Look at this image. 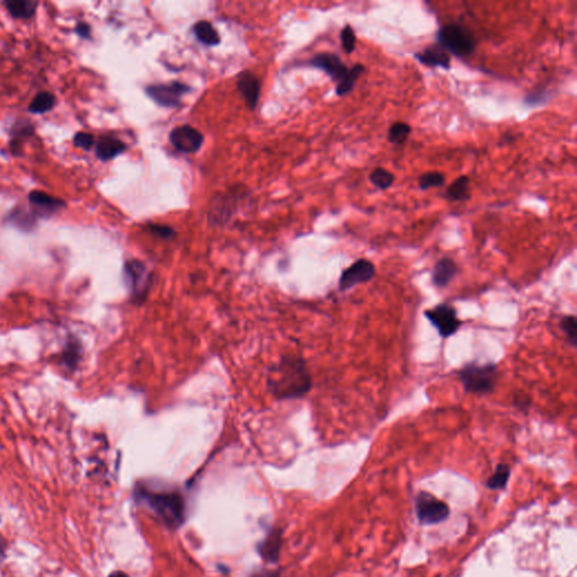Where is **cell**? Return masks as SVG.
Returning a JSON list of instances; mask_svg holds the SVG:
<instances>
[{
	"label": "cell",
	"instance_id": "obj_5",
	"mask_svg": "<svg viewBox=\"0 0 577 577\" xmlns=\"http://www.w3.org/2000/svg\"><path fill=\"white\" fill-rule=\"evenodd\" d=\"M152 274L145 263L138 259L128 261L124 265V280L134 304H141L152 286Z\"/></svg>",
	"mask_w": 577,
	"mask_h": 577
},
{
	"label": "cell",
	"instance_id": "obj_37",
	"mask_svg": "<svg viewBox=\"0 0 577 577\" xmlns=\"http://www.w3.org/2000/svg\"><path fill=\"white\" fill-rule=\"evenodd\" d=\"M108 577H130L128 574H125L124 571H116L110 574Z\"/></svg>",
	"mask_w": 577,
	"mask_h": 577
},
{
	"label": "cell",
	"instance_id": "obj_36",
	"mask_svg": "<svg viewBox=\"0 0 577 577\" xmlns=\"http://www.w3.org/2000/svg\"><path fill=\"white\" fill-rule=\"evenodd\" d=\"M253 577H280L275 571H261V573H256Z\"/></svg>",
	"mask_w": 577,
	"mask_h": 577
},
{
	"label": "cell",
	"instance_id": "obj_35",
	"mask_svg": "<svg viewBox=\"0 0 577 577\" xmlns=\"http://www.w3.org/2000/svg\"><path fill=\"white\" fill-rule=\"evenodd\" d=\"M513 404H514L515 407L518 408L519 411L524 412V413H528L530 406H531L530 399L526 396L515 397Z\"/></svg>",
	"mask_w": 577,
	"mask_h": 577
},
{
	"label": "cell",
	"instance_id": "obj_3",
	"mask_svg": "<svg viewBox=\"0 0 577 577\" xmlns=\"http://www.w3.org/2000/svg\"><path fill=\"white\" fill-rule=\"evenodd\" d=\"M458 377L466 393L486 396L496 387L498 369L495 363L469 362L459 370Z\"/></svg>",
	"mask_w": 577,
	"mask_h": 577
},
{
	"label": "cell",
	"instance_id": "obj_19",
	"mask_svg": "<svg viewBox=\"0 0 577 577\" xmlns=\"http://www.w3.org/2000/svg\"><path fill=\"white\" fill-rule=\"evenodd\" d=\"M81 346L76 339H70L59 355L60 364L69 371H74L81 362Z\"/></svg>",
	"mask_w": 577,
	"mask_h": 577
},
{
	"label": "cell",
	"instance_id": "obj_23",
	"mask_svg": "<svg viewBox=\"0 0 577 577\" xmlns=\"http://www.w3.org/2000/svg\"><path fill=\"white\" fill-rule=\"evenodd\" d=\"M281 533L273 531L270 533L262 544L259 546V553L268 562H275L277 555L280 553L281 544H282Z\"/></svg>",
	"mask_w": 577,
	"mask_h": 577
},
{
	"label": "cell",
	"instance_id": "obj_7",
	"mask_svg": "<svg viewBox=\"0 0 577 577\" xmlns=\"http://www.w3.org/2000/svg\"><path fill=\"white\" fill-rule=\"evenodd\" d=\"M190 92V87L179 81L155 83L146 87L147 95L163 108H175L181 104V97Z\"/></svg>",
	"mask_w": 577,
	"mask_h": 577
},
{
	"label": "cell",
	"instance_id": "obj_25",
	"mask_svg": "<svg viewBox=\"0 0 577 577\" xmlns=\"http://www.w3.org/2000/svg\"><path fill=\"white\" fill-rule=\"evenodd\" d=\"M395 175L391 172L386 170L384 167H377L372 170L369 175V181L375 188L379 190H384L393 186L395 183Z\"/></svg>",
	"mask_w": 577,
	"mask_h": 577
},
{
	"label": "cell",
	"instance_id": "obj_26",
	"mask_svg": "<svg viewBox=\"0 0 577 577\" xmlns=\"http://www.w3.org/2000/svg\"><path fill=\"white\" fill-rule=\"evenodd\" d=\"M364 69L366 68L361 63H357L352 68H350V72H348L346 79L342 83H337L336 95L344 96L348 94V92H351L353 88H355L357 79L364 72Z\"/></svg>",
	"mask_w": 577,
	"mask_h": 577
},
{
	"label": "cell",
	"instance_id": "obj_38",
	"mask_svg": "<svg viewBox=\"0 0 577 577\" xmlns=\"http://www.w3.org/2000/svg\"><path fill=\"white\" fill-rule=\"evenodd\" d=\"M3 553H5V542H3V538L0 537V557H3Z\"/></svg>",
	"mask_w": 577,
	"mask_h": 577
},
{
	"label": "cell",
	"instance_id": "obj_22",
	"mask_svg": "<svg viewBox=\"0 0 577 577\" xmlns=\"http://www.w3.org/2000/svg\"><path fill=\"white\" fill-rule=\"evenodd\" d=\"M195 38L206 45H217L220 43V36L213 25L208 21H200L193 26Z\"/></svg>",
	"mask_w": 577,
	"mask_h": 577
},
{
	"label": "cell",
	"instance_id": "obj_34",
	"mask_svg": "<svg viewBox=\"0 0 577 577\" xmlns=\"http://www.w3.org/2000/svg\"><path fill=\"white\" fill-rule=\"evenodd\" d=\"M74 32L78 34V36H81V39H90L92 29H90V24H87L86 22H79L74 27Z\"/></svg>",
	"mask_w": 577,
	"mask_h": 577
},
{
	"label": "cell",
	"instance_id": "obj_11",
	"mask_svg": "<svg viewBox=\"0 0 577 577\" xmlns=\"http://www.w3.org/2000/svg\"><path fill=\"white\" fill-rule=\"evenodd\" d=\"M27 199L30 202L31 211L33 212L39 219L50 218L56 212L66 206V202L63 200L52 197L43 190H32L29 193Z\"/></svg>",
	"mask_w": 577,
	"mask_h": 577
},
{
	"label": "cell",
	"instance_id": "obj_8",
	"mask_svg": "<svg viewBox=\"0 0 577 577\" xmlns=\"http://www.w3.org/2000/svg\"><path fill=\"white\" fill-rule=\"evenodd\" d=\"M415 510L418 520L424 524H435L449 517L450 510L446 503L429 493H420L416 497Z\"/></svg>",
	"mask_w": 577,
	"mask_h": 577
},
{
	"label": "cell",
	"instance_id": "obj_31",
	"mask_svg": "<svg viewBox=\"0 0 577 577\" xmlns=\"http://www.w3.org/2000/svg\"><path fill=\"white\" fill-rule=\"evenodd\" d=\"M341 44L346 54H352L355 52V47H357V35H355L353 27L350 25H346L341 31Z\"/></svg>",
	"mask_w": 577,
	"mask_h": 577
},
{
	"label": "cell",
	"instance_id": "obj_16",
	"mask_svg": "<svg viewBox=\"0 0 577 577\" xmlns=\"http://www.w3.org/2000/svg\"><path fill=\"white\" fill-rule=\"evenodd\" d=\"M127 150V145L117 138L101 137L95 143L96 157L101 161H110Z\"/></svg>",
	"mask_w": 577,
	"mask_h": 577
},
{
	"label": "cell",
	"instance_id": "obj_20",
	"mask_svg": "<svg viewBox=\"0 0 577 577\" xmlns=\"http://www.w3.org/2000/svg\"><path fill=\"white\" fill-rule=\"evenodd\" d=\"M39 218L34 215L31 210H25L24 208H15L9 213L7 217V221L10 225L15 226L18 229L23 230V231H31L35 228L36 223H38Z\"/></svg>",
	"mask_w": 577,
	"mask_h": 577
},
{
	"label": "cell",
	"instance_id": "obj_27",
	"mask_svg": "<svg viewBox=\"0 0 577 577\" xmlns=\"http://www.w3.org/2000/svg\"><path fill=\"white\" fill-rule=\"evenodd\" d=\"M412 127L408 123L395 122L391 124L388 131L387 139L391 145L402 146L403 143L407 141L408 137L411 136Z\"/></svg>",
	"mask_w": 577,
	"mask_h": 577
},
{
	"label": "cell",
	"instance_id": "obj_4",
	"mask_svg": "<svg viewBox=\"0 0 577 577\" xmlns=\"http://www.w3.org/2000/svg\"><path fill=\"white\" fill-rule=\"evenodd\" d=\"M437 40L442 48L458 58L468 57L476 49V40L467 27L455 23L441 26Z\"/></svg>",
	"mask_w": 577,
	"mask_h": 577
},
{
	"label": "cell",
	"instance_id": "obj_2",
	"mask_svg": "<svg viewBox=\"0 0 577 577\" xmlns=\"http://www.w3.org/2000/svg\"><path fill=\"white\" fill-rule=\"evenodd\" d=\"M268 390L279 399L302 397L311 388L306 363L298 357H284L268 373Z\"/></svg>",
	"mask_w": 577,
	"mask_h": 577
},
{
	"label": "cell",
	"instance_id": "obj_29",
	"mask_svg": "<svg viewBox=\"0 0 577 577\" xmlns=\"http://www.w3.org/2000/svg\"><path fill=\"white\" fill-rule=\"evenodd\" d=\"M446 183V176L440 172H429L420 176L418 186L421 190H426L432 188H441Z\"/></svg>",
	"mask_w": 577,
	"mask_h": 577
},
{
	"label": "cell",
	"instance_id": "obj_6",
	"mask_svg": "<svg viewBox=\"0 0 577 577\" xmlns=\"http://www.w3.org/2000/svg\"><path fill=\"white\" fill-rule=\"evenodd\" d=\"M424 316L442 339L453 336L462 324L455 307L450 304H437L425 310Z\"/></svg>",
	"mask_w": 577,
	"mask_h": 577
},
{
	"label": "cell",
	"instance_id": "obj_21",
	"mask_svg": "<svg viewBox=\"0 0 577 577\" xmlns=\"http://www.w3.org/2000/svg\"><path fill=\"white\" fill-rule=\"evenodd\" d=\"M469 185V177L464 175L460 176L453 181V184L449 185V188H446L444 197L451 202L467 201L470 199Z\"/></svg>",
	"mask_w": 577,
	"mask_h": 577
},
{
	"label": "cell",
	"instance_id": "obj_30",
	"mask_svg": "<svg viewBox=\"0 0 577 577\" xmlns=\"http://www.w3.org/2000/svg\"><path fill=\"white\" fill-rule=\"evenodd\" d=\"M560 330L565 334L566 337L573 348L576 346L577 320L573 315L564 316L560 320Z\"/></svg>",
	"mask_w": 577,
	"mask_h": 577
},
{
	"label": "cell",
	"instance_id": "obj_17",
	"mask_svg": "<svg viewBox=\"0 0 577 577\" xmlns=\"http://www.w3.org/2000/svg\"><path fill=\"white\" fill-rule=\"evenodd\" d=\"M34 132H35L34 125L29 120H19L13 125L12 131H10L12 139L9 141V148L13 155H17L21 152L23 140L32 137Z\"/></svg>",
	"mask_w": 577,
	"mask_h": 577
},
{
	"label": "cell",
	"instance_id": "obj_32",
	"mask_svg": "<svg viewBox=\"0 0 577 577\" xmlns=\"http://www.w3.org/2000/svg\"><path fill=\"white\" fill-rule=\"evenodd\" d=\"M74 147L83 149V150H90L92 147L95 146V137L92 134L87 133V132H77L74 137Z\"/></svg>",
	"mask_w": 577,
	"mask_h": 577
},
{
	"label": "cell",
	"instance_id": "obj_28",
	"mask_svg": "<svg viewBox=\"0 0 577 577\" xmlns=\"http://www.w3.org/2000/svg\"><path fill=\"white\" fill-rule=\"evenodd\" d=\"M510 476L511 469L507 464H497L494 475L488 479L487 487L491 489H503L509 482Z\"/></svg>",
	"mask_w": 577,
	"mask_h": 577
},
{
	"label": "cell",
	"instance_id": "obj_13",
	"mask_svg": "<svg viewBox=\"0 0 577 577\" xmlns=\"http://www.w3.org/2000/svg\"><path fill=\"white\" fill-rule=\"evenodd\" d=\"M414 58L422 63L423 66L430 68H442L449 70L451 68V57L446 49L442 48L439 43L431 44L428 48L423 49L420 52L414 54Z\"/></svg>",
	"mask_w": 577,
	"mask_h": 577
},
{
	"label": "cell",
	"instance_id": "obj_12",
	"mask_svg": "<svg viewBox=\"0 0 577 577\" xmlns=\"http://www.w3.org/2000/svg\"><path fill=\"white\" fill-rule=\"evenodd\" d=\"M309 65L314 68L320 69L337 83H342L348 76L350 68L344 65L342 59L335 54L323 52L310 60Z\"/></svg>",
	"mask_w": 577,
	"mask_h": 577
},
{
	"label": "cell",
	"instance_id": "obj_14",
	"mask_svg": "<svg viewBox=\"0 0 577 577\" xmlns=\"http://www.w3.org/2000/svg\"><path fill=\"white\" fill-rule=\"evenodd\" d=\"M237 88L241 96L244 97L247 108L250 110H254L259 104V94H261V83H259V78L250 72H243L238 76Z\"/></svg>",
	"mask_w": 577,
	"mask_h": 577
},
{
	"label": "cell",
	"instance_id": "obj_10",
	"mask_svg": "<svg viewBox=\"0 0 577 577\" xmlns=\"http://www.w3.org/2000/svg\"><path fill=\"white\" fill-rule=\"evenodd\" d=\"M172 146L181 154H194L202 147L204 137L197 129L190 125H181L170 132Z\"/></svg>",
	"mask_w": 577,
	"mask_h": 577
},
{
	"label": "cell",
	"instance_id": "obj_1",
	"mask_svg": "<svg viewBox=\"0 0 577 577\" xmlns=\"http://www.w3.org/2000/svg\"><path fill=\"white\" fill-rule=\"evenodd\" d=\"M133 496L146 504L167 527L177 529L184 523L186 503L179 491L140 482L134 488Z\"/></svg>",
	"mask_w": 577,
	"mask_h": 577
},
{
	"label": "cell",
	"instance_id": "obj_18",
	"mask_svg": "<svg viewBox=\"0 0 577 577\" xmlns=\"http://www.w3.org/2000/svg\"><path fill=\"white\" fill-rule=\"evenodd\" d=\"M9 15L17 19H30L35 15L39 3L34 0H7L3 3Z\"/></svg>",
	"mask_w": 577,
	"mask_h": 577
},
{
	"label": "cell",
	"instance_id": "obj_15",
	"mask_svg": "<svg viewBox=\"0 0 577 577\" xmlns=\"http://www.w3.org/2000/svg\"><path fill=\"white\" fill-rule=\"evenodd\" d=\"M458 265L450 257L437 261L432 272V283L437 288H446L458 274Z\"/></svg>",
	"mask_w": 577,
	"mask_h": 577
},
{
	"label": "cell",
	"instance_id": "obj_9",
	"mask_svg": "<svg viewBox=\"0 0 577 577\" xmlns=\"http://www.w3.org/2000/svg\"><path fill=\"white\" fill-rule=\"evenodd\" d=\"M375 266L366 259H357L341 274L339 281V291H348L359 284L369 282L375 275Z\"/></svg>",
	"mask_w": 577,
	"mask_h": 577
},
{
	"label": "cell",
	"instance_id": "obj_24",
	"mask_svg": "<svg viewBox=\"0 0 577 577\" xmlns=\"http://www.w3.org/2000/svg\"><path fill=\"white\" fill-rule=\"evenodd\" d=\"M57 99L50 92H41L32 99L29 105V112L32 114H44L50 112L56 106Z\"/></svg>",
	"mask_w": 577,
	"mask_h": 577
},
{
	"label": "cell",
	"instance_id": "obj_33",
	"mask_svg": "<svg viewBox=\"0 0 577 577\" xmlns=\"http://www.w3.org/2000/svg\"><path fill=\"white\" fill-rule=\"evenodd\" d=\"M148 229L152 234L157 236L159 238L172 239L176 236L175 230L170 226H165V225H156V223H149Z\"/></svg>",
	"mask_w": 577,
	"mask_h": 577
}]
</instances>
